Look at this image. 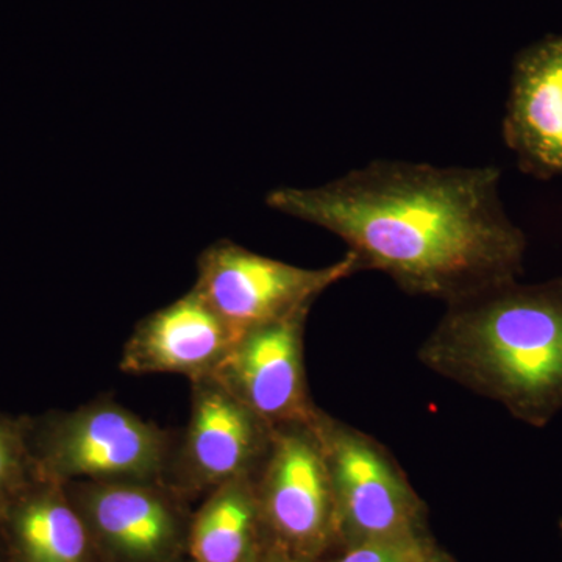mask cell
I'll use <instances>...</instances> for the list:
<instances>
[{"label": "cell", "mask_w": 562, "mask_h": 562, "mask_svg": "<svg viewBox=\"0 0 562 562\" xmlns=\"http://www.w3.org/2000/svg\"><path fill=\"white\" fill-rule=\"evenodd\" d=\"M502 172L372 161L313 188H277L272 210L339 236L360 262L447 305L524 272L527 236L503 209Z\"/></svg>", "instance_id": "obj_1"}, {"label": "cell", "mask_w": 562, "mask_h": 562, "mask_svg": "<svg viewBox=\"0 0 562 562\" xmlns=\"http://www.w3.org/2000/svg\"><path fill=\"white\" fill-rule=\"evenodd\" d=\"M419 360L514 419L547 427L562 412V277L450 303Z\"/></svg>", "instance_id": "obj_2"}, {"label": "cell", "mask_w": 562, "mask_h": 562, "mask_svg": "<svg viewBox=\"0 0 562 562\" xmlns=\"http://www.w3.org/2000/svg\"><path fill=\"white\" fill-rule=\"evenodd\" d=\"M173 446L158 425L101 398L47 420L31 454L46 482L166 483Z\"/></svg>", "instance_id": "obj_3"}, {"label": "cell", "mask_w": 562, "mask_h": 562, "mask_svg": "<svg viewBox=\"0 0 562 562\" xmlns=\"http://www.w3.org/2000/svg\"><path fill=\"white\" fill-rule=\"evenodd\" d=\"M313 430L330 475L341 549L430 536L425 503L382 443L324 412Z\"/></svg>", "instance_id": "obj_4"}, {"label": "cell", "mask_w": 562, "mask_h": 562, "mask_svg": "<svg viewBox=\"0 0 562 562\" xmlns=\"http://www.w3.org/2000/svg\"><path fill=\"white\" fill-rule=\"evenodd\" d=\"M258 524L271 536L266 562H314L339 547L330 475L313 425L276 428L255 475Z\"/></svg>", "instance_id": "obj_5"}, {"label": "cell", "mask_w": 562, "mask_h": 562, "mask_svg": "<svg viewBox=\"0 0 562 562\" xmlns=\"http://www.w3.org/2000/svg\"><path fill=\"white\" fill-rule=\"evenodd\" d=\"M360 271L351 251L327 268L306 269L235 243L220 241L199 257L192 290L243 336L261 325L312 310L322 292Z\"/></svg>", "instance_id": "obj_6"}, {"label": "cell", "mask_w": 562, "mask_h": 562, "mask_svg": "<svg viewBox=\"0 0 562 562\" xmlns=\"http://www.w3.org/2000/svg\"><path fill=\"white\" fill-rule=\"evenodd\" d=\"M191 384L190 420L183 438L173 446L166 483L172 480L179 490L213 491L257 475L276 428L213 376Z\"/></svg>", "instance_id": "obj_7"}, {"label": "cell", "mask_w": 562, "mask_h": 562, "mask_svg": "<svg viewBox=\"0 0 562 562\" xmlns=\"http://www.w3.org/2000/svg\"><path fill=\"white\" fill-rule=\"evenodd\" d=\"M310 310L244 333L213 373L273 428L313 425L322 409L306 383L303 335Z\"/></svg>", "instance_id": "obj_8"}, {"label": "cell", "mask_w": 562, "mask_h": 562, "mask_svg": "<svg viewBox=\"0 0 562 562\" xmlns=\"http://www.w3.org/2000/svg\"><path fill=\"white\" fill-rule=\"evenodd\" d=\"M239 338L241 335L191 290L138 322L122 350L121 371L132 375L173 373L194 382L213 375Z\"/></svg>", "instance_id": "obj_9"}, {"label": "cell", "mask_w": 562, "mask_h": 562, "mask_svg": "<svg viewBox=\"0 0 562 562\" xmlns=\"http://www.w3.org/2000/svg\"><path fill=\"white\" fill-rule=\"evenodd\" d=\"M503 138L524 172L562 176V33L532 44L514 63Z\"/></svg>", "instance_id": "obj_10"}, {"label": "cell", "mask_w": 562, "mask_h": 562, "mask_svg": "<svg viewBox=\"0 0 562 562\" xmlns=\"http://www.w3.org/2000/svg\"><path fill=\"white\" fill-rule=\"evenodd\" d=\"M88 530L124 560L158 561L179 535L176 508L165 482L63 484Z\"/></svg>", "instance_id": "obj_11"}, {"label": "cell", "mask_w": 562, "mask_h": 562, "mask_svg": "<svg viewBox=\"0 0 562 562\" xmlns=\"http://www.w3.org/2000/svg\"><path fill=\"white\" fill-rule=\"evenodd\" d=\"M255 476L211 491L190 531L194 562H261Z\"/></svg>", "instance_id": "obj_12"}, {"label": "cell", "mask_w": 562, "mask_h": 562, "mask_svg": "<svg viewBox=\"0 0 562 562\" xmlns=\"http://www.w3.org/2000/svg\"><path fill=\"white\" fill-rule=\"evenodd\" d=\"M41 483L43 491L22 503L14 519L24 562H87L91 532L79 509L63 484Z\"/></svg>", "instance_id": "obj_13"}, {"label": "cell", "mask_w": 562, "mask_h": 562, "mask_svg": "<svg viewBox=\"0 0 562 562\" xmlns=\"http://www.w3.org/2000/svg\"><path fill=\"white\" fill-rule=\"evenodd\" d=\"M436 542L431 536L405 541L368 542L341 549L338 557L328 562H416Z\"/></svg>", "instance_id": "obj_14"}, {"label": "cell", "mask_w": 562, "mask_h": 562, "mask_svg": "<svg viewBox=\"0 0 562 562\" xmlns=\"http://www.w3.org/2000/svg\"><path fill=\"white\" fill-rule=\"evenodd\" d=\"M29 469L35 471V465L24 436L13 425L0 420V495L27 479Z\"/></svg>", "instance_id": "obj_15"}, {"label": "cell", "mask_w": 562, "mask_h": 562, "mask_svg": "<svg viewBox=\"0 0 562 562\" xmlns=\"http://www.w3.org/2000/svg\"><path fill=\"white\" fill-rule=\"evenodd\" d=\"M416 562H454L452 558L449 557L446 552H442L441 549H439L438 546H432L430 550H428L427 553L424 554V557L420 558V560H417Z\"/></svg>", "instance_id": "obj_16"}, {"label": "cell", "mask_w": 562, "mask_h": 562, "mask_svg": "<svg viewBox=\"0 0 562 562\" xmlns=\"http://www.w3.org/2000/svg\"><path fill=\"white\" fill-rule=\"evenodd\" d=\"M558 528H560V535H561V541H562V519L560 520V525H558Z\"/></svg>", "instance_id": "obj_17"}]
</instances>
